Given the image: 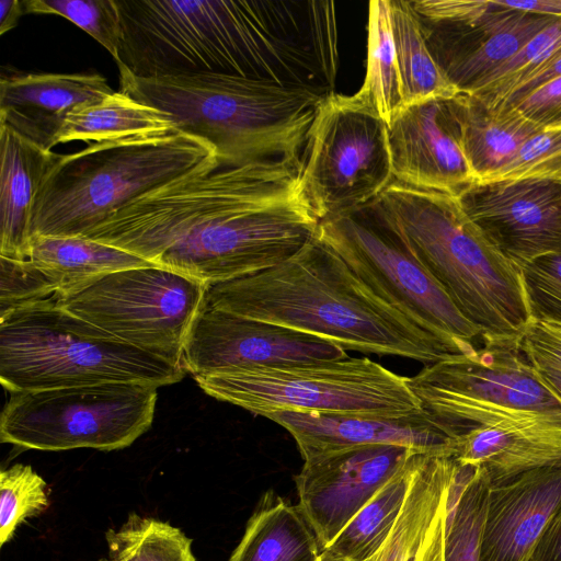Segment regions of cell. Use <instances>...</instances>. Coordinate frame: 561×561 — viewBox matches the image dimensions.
I'll list each match as a JSON object with an SVG mask.
<instances>
[{"label":"cell","instance_id":"6da1fadb","mask_svg":"<svg viewBox=\"0 0 561 561\" xmlns=\"http://www.w3.org/2000/svg\"><path fill=\"white\" fill-rule=\"evenodd\" d=\"M300 167L272 159L195 173L129 202L82 237L205 284L265 271L317 233Z\"/></svg>","mask_w":561,"mask_h":561},{"label":"cell","instance_id":"7a4b0ae2","mask_svg":"<svg viewBox=\"0 0 561 561\" xmlns=\"http://www.w3.org/2000/svg\"><path fill=\"white\" fill-rule=\"evenodd\" d=\"M205 304L333 342L433 364L461 355L377 296L317 233L280 264L209 283Z\"/></svg>","mask_w":561,"mask_h":561},{"label":"cell","instance_id":"3957f363","mask_svg":"<svg viewBox=\"0 0 561 561\" xmlns=\"http://www.w3.org/2000/svg\"><path fill=\"white\" fill-rule=\"evenodd\" d=\"M368 205L480 330L484 347L519 351L531 320L520 267L484 237L457 197L393 180Z\"/></svg>","mask_w":561,"mask_h":561},{"label":"cell","instance_id":"277c9868","mask_svg":"<svg viewBox=\"0 0 561 561\" xmlns=\"http://www.w3.org/2000/svg\"><path fill=\"white\" fill-rule=\"evenodd\" d=\"M119 91L165 113L179 131L215 148L220 168L286 159L300 150L324 96L226 75L140 78L123 66Z\"/></svg>","mask_w":561,"mask_h":561},{"label":"cell","instance_id":"5b68a950","mask_svg":"<svg viewBox=\"0 0 561 561\" xmlns=\"http://www.w3.org/2000/svg\"><path fill=\"white\" fill-rule=\"evenodd\" d=\"M218 168L211 145L179 130L94 142L75 153H57L33 203L30 239L82 237L129 202Z\"/></svg>","mask_w":561,"mask_h":561},{"label":"cell","instance_id":"8992f818","mask_svg":"<svg viewBox=\"0 0 561 561\" xmlns=\"http://www.w3.org/2000/svg\"><path fill=\"white\" fill-rule=\"evenodd\" d=\"M186 371L59 308L55 298L0 316V381L9 391L104 382H179Z\"/></svg>","mask_w":561,"mask_h":561},{"label":"cell","instance_id":"52a82bcc","mask_svg":"<svg viewBox=\"0 0 561 561\" xmlns=\"http://www.w3.org/2000/svg\"><path fill=\"white\" fill-rule=\"evenodd\" d=\"M117 66L140 78L226 75L259 80L261 0H116Z\"/></svg>","mask_w":561,"mask_h":561},{"label":"cell","instance_id":"ba28073f","mask_svg":"<svg viewBox=\"0 0 561 561\" xmlns=\"http://www.w3.org/2000/svg\"><path fill=\"white\" fill-rule=\"evenodd\" d=\"M208 396L266 417L277 411L400 417L423 410L400 376L368 357L196 376Z\"/></svg>","mask_w":561,"mask_h":561},{"label":"cell","instance_id":"9c48e42d","mask_svg":"<svg viewBox=\"0 0 561 561\" xmlns=\"http://www.w3.org/2000/svg\"><path fill=\"white\" fill-rule=\"evenodd\" d=\"M207 284L160 266L133 267L58 293L56 305L110 336L182 366L183 347Z\"/></svg>","mask_w":561,"mask_h":561},{"label":"cell","instance_id":"30bf717a","mask_svg":"<svg viewBox=\"0 0 561 561\" xmlns=\"http://www.w3.org/2000/svg\"><path fill=\"white\" fill-rule=\"evenodd\" d=\"M158 388L104 382L13 391L1 413L0 438L37 450L122 449L150 428Z\"/></svg>","mask_w":561,"mask_h":561},{"label":"cell","instance_id":"8fae6325","mask_svg":"<svg viewBox=\"0 0 561 561\" xmlns=\"http://www.w3.org/2000/svg\"><path fill=\"white\" fill-rule=\"evenodd\" d=\"M519 351L483 347L409 377L422 408L456 435L502 421L561 424V397Z\"/></svg>","mask_w":561,"mask_h":561},{"label":"cell","instance_id":"7c38bea8","mask_svg":"<svg viewBox=\"0 0 561 561\" xmlns=\"http://www.w3.org/2000/svg\"><path fill=\"white\" fill-rule=\"evenodd\" d=\"M299 176L319 220L373 202L394 180L387 123L357 92L328 94L309 129Z\"/></svg>","mask_w":561,"mask_h":561},{"label":"cell","instance_id":"4fadbf2b","mask_svg":"<svg viewBox=\"0 0 561 561\" xmlns=\"http://www.w3.org/2000/svg\"><path fill=\"white\" fill-rule=\"evenodd\" d=\"M317 237L335 251L377 296L419 328L462 354L478 348L480 330L456 307L366 204L320 220Z\"/></svg>","mask_w":561,"mask_h":561},{"label":"cell","instance_id":"5bb4252c","mask_svg":"<svg viewBox=\"0 0 561 561\" xmlns=\"http://www.w3.org/2000/svg\"><path fill=\"white\" fill-rule=\"evenodd\" d=\"M427 47L448 81L473 93L560 16L525 13L501 0H413Z\"/></svg>","mask_w":561,"mask_h":561},{"label":"cell","instance_id":"9a60e30c","mask_svg":"<svg viewBox=\"0 0 561 561\" xmlns=\"http://www.w3.org/2000/svg\"><path fill=\"white\" fill-rule=\"evenodd\" d=\"M346 357L333 342L204 302L184 343L182 366L196 377Z\"/></svg>","mask_w":561,"mask_h":561},{"label":"cell","instance_id":"2e32d148","mask_svg":"<svg viewBox=\"0 0 561 561\" xmlns=\"http://www.w3.org/2000/svg\"><path fill=\"white\" fill-rule=\"evenodd\" d=\"M457 199L484 237L516 265L561 252V180L476 181Z\"/></svg>","mask_w":561,"mask_h":561},{"label":"cell","instance_id":"e0dca14e","mask_svg":"<svg viewBox=\"0 0 561 561\" xmlns=\"http://www.w3.org/2000/svg\"><path fill=\"white\" fill-rule=\"evenodd\" d=\"M415 453L420 450L369 445L304 461L294 477L297 505L322 550Z\"/></svg>","mask_w":561,"mask_h":561},{"label":"cell","instance_id":"ac0fdd59","mask_svg":"<svg viewBox=\"0 0 561 561\" xmlns=\"http://www.w3.org/2000/svg\"><path fill=\"white\" fill-rule=\"evenodd\" d=\"M393 179L457 197L476 182L449 99L404 106L388 125Z\"/></svg>","mask_w":561,"mask_h":561},{"label":"cell","instance_id":"d6986e66","mask_svg":"<svg viewBox=\"0 0 561 561\" xmlns=\"http://www.w3.org/2000/svg\"><path fill=\"white\" fill-rule=\"evenodd\" d=\"M267 419L295 439L304 461L369 445H399L454 456L457 436L424 409L400 417L277 411Z\"/></svg>","mask_w":561,"mask_h":561},{"label":"cell","instance_id":"ffe728a7","mask_svg":"<svg viewBox=\"0 0 561 561\" xmlns=\"http://www.w3.org/2000/svg\"><path fill=\"white\" fill-rule=\"evenodd\" d=\"M561 505V466L490 484L481 561H529Z\"/></svg>","mask_w":561,"mask_h":561},{"label":"cell","instance_id":"44dd1931","mask_svg":"<svg viewBox=\"0 0 561 561\" xmlns=\"http://www.w3.org/2000/svg\"><path fill=\"white\" fill-rule=\"evenodd\" d=\"M114 91L99 73H25L0 79V124L45 150L58 145L67 116Z\"/></svg>","mask_w":561,"mask_h":561},{"label":"cell","instance_id":"7402d4cb","mask_svg":"<svg viewBox=\"0 0 561 561\" xmlns=\"http://www.w3.org/2000/svg\"><path fill=\"white\" fill-rule=\"evenodd\" d=\"M457 467L450 455L416 454L402 510L371 561H444L448 497Z\"/></svg>","mask_w":561,"mask_h":561},{"label":"cell","instance_id":"603a6c76","mask_svg":"<svg viewBox=\"0 0 561 561\" xmlns=\"http://www.w3.org/2000/svg\"><path fill=\"white\" fill-rule=\"evenodd\" d=\"M454 457L481 469L490 484L561 466V424L502 421L474 427L455 437Z\"/></svg>","mask_w":561,"mask_h":561},{"label":"cell","instance_id":"cb8c5ba5","mask_svg":"<svg viewBox=\"0 0 561 561\" xmlns=\"http://www.w3.org/2000/svg\"><path fill=\"white\" fill-rule=\"evenodd\" d=\"M56 156L0 124L1 256L28 260L33 203Z\"/></svg>","mask_w":561,"mask_h":561},{"label":"cell","instance_id":"d4e9b609","mask_svg":"<svg viewBox=\"0 0 561 561\" xmlns=\"http://www.w3.org/2000/svg\"><path fill=\"white\" fill-rule=\"evenodd\" d=\"M449 103L476 181L491 180L531 135L543 128L515 107L490 105L472 93L459 92Z\"/></svg>","mask_w":561,"mask_h":561},{"label":"cell","instance_id":"484cf974","mask_svg":"<svg viewBox=\"0 0 561 561\" xmlns=\"http://www.w3.org/2000/svg\"><path fill=\"white\" fill-rule=\"evenodd\" d=\"M321 552L298 505L267 491L228 561H316Z\"/></svg>","mask_w":561,"mask_h":561},{"label":"cell","instance_id":"4316f807","mask_svg":"<svg viewBox=\"0 0 561 561\" xmlns=\"http://www.w3.org/2000/svg\"><path fill=\"white\" fill-rule=\"evenodd\" d=\"M175 130L171 118L162 111L122 91H114L103 100L70 113L65 119L58 144L156 137Z\"/></svg>","mask_w":561,"mask_h":561},{"label":"cell","instance_id":"83f0119b","mask_svg":"<svg viewBox=\"0 0 561 561\" xmlns=\"http://www.w3.org/2000/svg\"><path fill=\"white\" fill-rule=\"evenodd\" d=\"M28 260L58 283V293L102 274L157 265L117 247L84 237H32Z\"/></svg>","mask_w":561,"mask_h":561},{"label":"cell","instance_id":"f1b7e54d","mask_svg":"<svg viewBox=\"0 0 561 561\" xmlns=\"http://www.w3.org/2000/svg\"><path fill=\"white\" fill-rule=\"evenodd\" d=\"M389 13L404 106L459 93L434 60L412 1L389 0Z\"/></svg>","mask_w":561,"mask_h":561},{"label":"cell","instance_id":"f546056e","mask_svg":"<svg viewBox=\"0 0 561 561\" xmlns=\"http://www.w3.org/2000/svg\"><path fill=\"white\" fill-rule=\"evenodd\" d=\"M416 454L351 518L324 550L347 561H367L374 557L402 510Z\"/></svg>","mask_w":561,"mask_h":561},{"label":"cell","instance_id":"4dcf8cb0","mask_svg":"<svg viewBox=\"0 0 561 561\" xmlns=\"http://www.w3.org/2000/svg\"><path fill=\"white\" fill-rule=\"evenodd\" d=\"M489 491L481 469L458 461L449 490L444 561H481Z\"/></svg>","mask_w":561,"mask_h":561},{"label":"cell","instance_id":"1f68e13d","mask_svg":"<svg viewBox=\"0 0 561 561\" xmlns=\"http://www.w3.org/2000/svg\"><path fill=\"white\" fill-rule=\"evenodd\" d=\"M367 28L366 76L357 93L369 102L389 125L404 106L389 0L369 2Z\"/></svg>","mask_w":561,"mask_h":561},{"label":"cell","instance_id":"d6a6232c","mask_svg":"<svg viewBox=\"0 0 561 561\" xmlns=\"http://www.w3.org/2000/svg\"><path fill=\"white\" fill-rule=\"evenodd\" d=\"M105 538L111 561H196L192 539L158 518L133 513Z\"/></svg>","mask_w":561,"mask_h":561},{"label":"cell","instance_id":"836d02e7","mask_svg":"<svg viewBox=\"0 0 561 561\" xmlns=\"http://www.w3.org/2000/svg\"><path fill=\"white\" fill-rule=\"evenodd\" d=\"M49 506L45 480L28 465L15 463L0 472V545L9 542L18 527Z\"/></svg>","mask_w":561,"mask_h":561},{"label":"cell","instance_id":"e575fe53","mask_svg":"<svg viewBox=\"0 0 561 561\" xmlns=\"http://www.w3.org/2000/svg\"><path fill=\"white\" fill-rule=\"evenodd\" d=\"M24 13L66 18L101 44L116 61L121 42V15L116 0H22Z\"/></svg>","mask_w":561,"mask_h":561},{"label":"cell","instance_id":"d590c367","mask_svg":"<svg viewBox=\"0 0 561 561\" xmlns=\"http://www.w3.org/2000/svg\"><path fill=\"white\" fill-rule=\"evenodd\" d=\"M561 50V16L539 32L472 94L497 105L535 69Z\"/></svg>","mask_w":561,"mask_h":561},{"label":"cell","instance_id":"8d00e7d4","mask_svg":"<svg viewBox=\"0 0 561 561\" xmlns=\"http://www.w3.org/2000/svg\"><path fill=\"white\" fill-rule=\"evenodd\" d=\"M561 180V128L543 127L531 135L491 180Z\"/></svg>","mask_w":561,"mask_h":561},{"label":"cell","instance_id":"74e56055","mask_svg":"<svg viewBox=\"0 0 561 561\" xmlns=\"http://www.w3.org/2000/svg\"><path fill=\"white\" fill-rule=\"evenodd\" d=\"M58 291V283L32 261L0 255V316L53 298Z\"/></svg>","mask_w":561,"mask_h":561},{"label":"cell","instance_id":"f35d334b","mask_svg":"<svg viewBox=\"0 0 561 561\" xmlns=\"http://www.w3.org/2000/svg\"><path fill=\"white\" fill-rule=\"evenodd\" d=\"M519 267L531 319L561 324V252L538 256Z\"/></svg>","mask_w":561,"mask_h":561},{"label":"cell","instance_id":"ab89813d","mask_svg":"<svg viewBox=\"0 0 561 561\" xmlns=\"http://www.w3.org/2000/svg\"><path fill=\"white\" fill-rule=\"evenodd\" d=\"M519 352L534 366L561 369V324L531 319L522 337Z\"/></svg>","mask_w":561,"mask_h":561},{"label":"cell","instance_id":"60d3db41","mask_svg":"<svg viewBox=\"0 0 561 561\" xmlns=\"http://www.w3.org/2000/svg\"><path fill=\"white\" fill-rule=\"evenodd\" d=\"M511 107L541 127L557 124L561 121V77L541 85Z\"/></svg>","mask_w":561,"mask_h":561},{"label":"cell","instance_id":"b9f144b4","mask_svg":"<svg viewBox=\"0 0 561 561\" xmlns=\"http://www.w3.org/2000/svg\"><path fill=\"white\" fill-rule=\"evenodd\" d=\"M561 77V50L535 69L522 83L503 101L502 105L512 106L541 85ZM497 104V105H500Z\"/></svg>","mask_w":561,"mask_h":561},{"label":"cell","instance_id":"7bdbcfd3","mask_svg":"<svg viewBox=\"0 0 561 561\" xmlns=\"http://www.w3.org/2000/svg\"><path fill=\"white\" fill-rule=\"evenodd\" d=\"M529 561H561V505L542 531Z\"/></svg>","mask_w":561,"mask_h":561},{"label":"cell","instance_id":"ee69618b","mask_svg":"<svg viewBox=\"0 0 561 561\" xmlns=\"http://www.w3.org/2000/svg\"><path fill=\"white\" fill-rule=\"evenodd\" d=\"M501 3L507 8L525 13L561 16V0H501Z\"/></svg>","mask_w":561,"mask_h":561},{"label":"cell","instance_id":"f6af8a7d","mask_svg":"<svg viewBox=\"0 0 561 561\" xmlns=\"http://www.w3.org/2000/svg\"><path fill=\"white\" fill-rule=\"evenodd\" d=\"M23 1L1 0L0 1V35L14 28L22 15H24Z\"/></svg>","mask_w":561,"mask_h":561},{"label":"cell","instance_id":"bcb514c9","mask_svg":"<svg viewBox=\"0 0 561 561\" xmlns=\"http://www.w3.org/2000/svg\"><path fill=\"white\" fill-rule=\"evenodd\" d=\"M534 367L543 381L561 397V369L545 365H535Z\"/></svg>","mask_w":561,"mask_h":561},{"label":"cell","instance_id":"7dc6e473","mask_svg":"<svg viewBox=\"0 0 561 561\" xmlns=\"http://www.w3.org/2000/svg\"><path fill=\"white\" fill-rule=\"evenodd\" d=\"M316 561H347L343 558L336 557L327 550H322L321 554Z\"/></svg>","mask_w":561,"mask_h":561},{"label":"cell","instance_id":"c3c4849f","mask_svg":"<svg viewBox=\"0 0 561 561\" xmlns=\"http://www.w3.org/2000/svg\"><path fill=\"white\" fill-rule=\"evenodd\" d=\"M548 127H549V126H548ZM550 127H560V128H561V121H560V122H558L557 124H554V125L550 126Z\"/></svg>","mask_w":561,"mask_h":561},{"label":"cell","instance_id":"681fc988","mask_svg":"<svg viewBox=\"0 0 561 561\" xmlns=\"http://www.w3.org/2000/svg\"><path fill=\"white\" fill-rule=\"evenodd\" d=\"M99 561H111L110 559H101Z\"/></svg>","mask_w":561,"mask_h":561},{"label":"cell","instance_id":"f907efd6","mask_svg":"<svg viewBox=\"0 0 561 561\" xmlns=\"http://www.w3.org/2000/svg\"><path fill=\"white\" fill-rule=\"evenodd\" d=\"M367 561H371V558L369 560H367Z\"/></svg>","mask_w":561,"mask_h":561}]
</instances>
